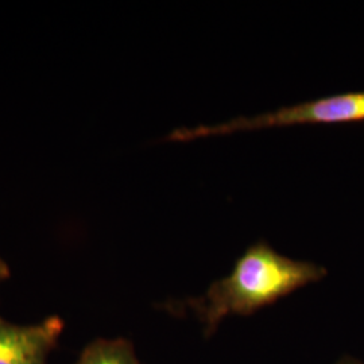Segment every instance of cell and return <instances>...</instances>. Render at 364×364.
<instances>
[{
	"mask_svg": "<svg viewBox=\"0 0 364 364\" xmlns=\"http://www.w3.org/2000/svg\"><path fill=\"white\" fill-rule=\"evenodd\" d=\"M326 275V267L317 263L290 259L266 242H257L235 262L231 273L215 281L203 297L189 299L188 305L209 336L224 317L257 312Z\"/></svg>",
	"mask_w": 364,
	"mask_h": 364,
	"instance_id": "cell-1",
	"label": "cell"
},
{
	"mask_svg": "<svg viewBox=\"0 0 364 364\" xmlns=\"http://www.w3.org/2000/svg\"><path fill=\"white\" fill-rule=\"evenodd\" d=\"M364 120V92H351L321 97L299 105L282 107L257 117H235L230 122L192 129H177L168 136L170 141H192L197 138L227 135L236 131L290 127L299 124H336Z\"/></svg>",
	"mask_w": 364,
	"mask_h": 364,
	"instance_id": "cell-2",
	"label": "cell"
},
{
	"mask_svg": "<svg viewBox=\"0 0 364 364\" xmlns=\"http://www.w3.org/2000/svg\"><path fill=\"white\" fill-rule=\"evenodd\" d=\"M63 329L57 317L34 326H16L0 318V364H46Z\"/></svg>",
	"mask_w": 364,
	"mask_h": 364,
	"instance_id": "cell-3",
	"label": "cell"
},
{
	"mask_svg": "<svg viewBox=\"0 0 364 364\" xmlns=\"http://www.w3.org/2000/svg\"><path fill=\"white\" fill-rule=\"evenodd\" d=\"M75 364H141L127 340H96L90 344Z\"/></svg>",
	"mask_w": 364,
	"mask_h": 364,
	"instance_id": "cell-4",
	"label": "cell"
},
{
	"mask_svg": "<svg viewBox=\"0 0 364 364\" xmlns=\"http://www.w3.org/2000/svg\"><path fill=\"white\" fill-rule=\"evenodd\" d=\"M9 275H10V272H9L7 264H6L4 260L0 258V282H1L3 279H6Z\"/></svg>",
	"mask_w": 364,
	"mask_h": 364,
	"instance_id": "cell-5",
	"label": "cell"
},
{
	"mask_svg": "<svg viewBox=\"0 0 364 364\" xmlns=\"http://www.w3.org/2000/svg\"><path fill=\"white\" fill-rule=\"evenodd\" d=\"M336 364H364L363 362L352 358V356H343Z\"/></svg>",
	"mask_w": 364,
	"mask_h": 364,
	"instance_id": "cell-6",
	"label": "cell"
}]
</instances>
